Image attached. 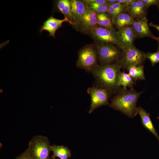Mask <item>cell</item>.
I'll list each match as a JSON object with an SVG mask.
<instances>
[{
	"instance_id": "6da1fadb",
	"label": "cell",
	"mask_w": 159,
	"mask_h": 159,
	"mask_svg": "<svg viewBox=\"0 0 159 159\" xmlns=\"http://www.w3.org/2000/svg\"><path fill=\"white\" fill-rule=\"evenodd\" d=\"M121 68L118 62L98 64L90 72L95 79L94 86L105 89L110 95L117 93L122 89L118 84Z\"/></svg>"
},
{
	"instance_id": "7a4b0ae2",
	"label": "cell",
	"mask_w": 159,
	"mask_h": 159,
	"mask_svg": "<svg viewBox=\"0 0 159 159\" xmlns=\"http://www.w3.org/2000/svg\"><path fill=\"white\" fill-rule=\"evenodd\" d=\"M142 92L132 89L127 90L123 88L112 98L110 106L129 117L133 118L138 114L136 104Z\"/></svg>"
},
{
	"instance_id": "3957f363",
	"label": "cell",
	"mask_w": 159,
	"mask_h": 159,
	"mask_svg": "<svg viewBox=\"0 0 159 159\" xmlns=\"http://www.w3.org/2000/svg\"><path fill=\"white\" fill-rule=\"evenodd\" d=\"M50 146L47 137L37 135L29 142L27 149L32 159H50Z\"/></svg>"
},
{
	"instance_id": "277c9868",
	"label": "cell",
	"mask_w": 159,
	"mask_h": 159,
	"mask_svg": "<svg viewBox=\"0 0 159 159\" xmlns=\"http://www.w3.org/2000/svg\"><path fill=\"white\" fill-rule=\"evenodd\" d=\"M96 48L100 64L117 62L122 54V51L116 45L112 44L100 43L96 45Z\"/></svg>"
},
{
	"instance_id": "5b68a950",
	"label": "cell",
	"mask_w": 159,
	"mask_h": 159,
	"mask_svg": "<svg viewBox=\"0 0 159 159\" xmlns=\"http://www.w3.org/2000/svg\"><path fill=\"white\" fill-rule=\"evenodd\" d=\"M98 61L96 49L92 45H88L79 51L76 65L77 67L90 72L98 65Z\"/></svg>"
},
{
	"instance_id": "8992f818",
	"label": "cell",
	"mask_w": 159,
	"mask_h": 159,
	"mask_svg": "<svg viewBox=\"0 0 159 159\" xmlns=\"http://www.w3.org/2000/svg\"><path fill=\"white\" fill-rule=\"evenodd\" d=\"M146 59V53L133 45L122 51V56L118 62L121 68L127 69L131 66L143 64Z\"/></svg>"
},
{
	"instance_id": "52a82bcc",
	"label": "cell",
	"mask_w": 159,
	"mask_h": 159,
	"mask_svg": "<svg viewBox=\"0 0 159 159\" xmlns=\"http://www.w3.org/2000/svg\"><path fill=\"white\" fill-rule=\"evenodd\" d=\"M117 32L97 25L89 33L93 38L100 43L115 45L123 51L125 49V48L117 36Z\"/></svg>"
},
{
	"instance_id": "ba28073f",
	"label": "cell",
	"mask_w": 159,
	"mask_h": 159,
	"mask_svg": "<svg viewBox=\"0 0 159 159\" xmlns=\"http://www.w3.org/2000/svg\"><path fill=\"white\" fill-rule=\"evenodd\" d=\"M87 92L90 96L91 100L89 114L92 113L98 107L109 104V99L110 95L105 89L94 86L88 88Z\"/></svg>"
},
{
	"instance_id": "9c48e42d",
	"label": "cell",
	"mask_w": 159,
	"mask_h": 159,
	"mask_svg": "<svg viewBox=\"0 0 159 159\" xmlns=\"http://www.w3.org/2000/svg\"><path fill=\"white\" fill-rule=\"evenodd\" d=\"M131 25L136 38L148 37L159 41L150 30L146 16L135 19Z\"/></svg>"
},
{
	"instance_id": "30bf717a",
	"label": "cell",
	"mask_w": 159,
	"mask_h": 159,
	"mask_svg": "<svg viewBox=\"0 0 159 159\" xmlns=\"http://www.w3.org/2000/svg\"><path fill=\"white\" fill-rule=\"evenodd\" d=\"M97 26V13L89 8L81 19L78 25L81 32L87 34Z\"/></svg>"
},
{
	"instance_id": "8fae6325",
	"label": "cell",
	"mask_w": 159,
	"mask_h": 159,
	"mask_svg": "<svg viewBox=\"0 0 159 159\" xmlns=\"http://www.w3.org/2000/svg\"><path fill=\"white\" fill-rule=\"evenodd\" d=\"M116 35L125 49L133 45V43L136 38L132 25L118 29Z\"/></svg>"
},
{
	"instance_id": "7c38bea8",
	"label": "cell",
	"mask_w": 159,
	"mask_h": 159,
	"mask_svg": "<svg viewBox=\"0 0 159 159\" xmlns=\"http://www.w3.org/2000/svg\"><path fill=\"white\" fill-rule=\"evenodd\" d=\"M67 22L70 24L69 21L66 18L60 19L54 18L52 16H51L44 22L39 32L42 33L43 31H46L49 32L50 36L55 37L56 31L62 26L64 22Z\"/></svg>"
},
{
	"instance_id": "4fadbf2b",
	"label": "cell",
	"mask_w": 159,
	"mask_h": 159,
	"mask_svg": "<svg viewBox=\"0 0 159 159\" xmlns=\"http://www.w3.org/2000/svg\"><path fill=\"white\" fill-rule=\"evenodd\" d=\"M70 3L72 14L78 27L81 19L87 11L89 8L83 1L71 0Z\"/></svg>"
},
{
	"instance_id": "5bb4252c",
	"label": "cell",
	"mask_w": 159,
	"mask_h": 159,
	"mask_svg": "<svg viewBox=\"0 0 159 159\" xmlns=\"http://www.w3.org/2000/svg\"><path fill=\"white\" fill-rule=\"evenodd\" d=\"M55 6L57 10L62 13L65 17L68 19L70 23V24L74 26L77 30L78 28L74 19L71 12L70 0H58L55 3Z\"/></svg>"
},
{
	"instance_id": "9a60e30c",
	"label": "cell",
	"mask_w": 159,
	"mask_h": 159,
	"mask_svg": "<svg viewBox=\"0 0 159 159\" xmlns=\"http://www.w3.org/2000/svg\"><path fill=\"white\" fill-rule=\"evenodd\" d=\"M147 9L142 0H134L128 7L127 10L136 19L146 16Z\"/></svg>"
},
{
	"instance_id": "2e32d148",
	"label": "cell",
	"mask_w": 159,
	"mask_h": 159,
	"mask_svg": "<svg viewBox=\"0 0 159 159\" xmlns=\"http://www.w3.org/2000/svg\"><path fill=\"white\" fill-rule=\"evenodd\" d=\"M137 112L140 117L141 122L143 126L156 137L159 143V136L151 120L150 114L140 106L137 107Z\"/></svg>"
},
{
	"instance_id": "e0dca14e",
	"label": "cell",
	"mask_w": 159,
	"mask_h": 159,
	"mask_svg": "<svg viewBox=\"0 0 159 159\" xmlns=\"http://www.w3.org/2000/svg\"><path fill=\"white\" fill-rule=\"evenodd\" d=\"M134 19V18L128 12H122L119 14L116 17L114 25L119 29L126 26L131 25Z\"/></svg>"
},
{
	"instance_id": "ac0fdd59",
	"label": "cell",
	"mask_w": 159,
	"mask_h": 159,
	"mask_svg": "<svg viewBox=\"0 0 159 159\" xmlns=\"http://www.w3.org/2000/svg\"><path fill=\"white\" fill-rule=\"evenodd\" d=\"M50 150L53 153L52 158L58 157L60 159H69L71 156L70 150L63 145H52L50 146Z\"/></svg>"
},
{
	"instance_id": "d6986e66",
	"label": "cell",
	"mask_w": 159,
	"mask_h": 159,
	"mask_svg": "<svg viewBox=\"0 0 159 159\" xmlns=\"http://www.w3.org/2000/svg\"><path fill=\"white\" fill-rule=\"evenodd\" d=\"M97 25L106 28L114 31H116L114 29L111 18L107 13H97Z\"/></svg>"
},
{
	"instance_id": "ffe728a7",
	"label": "cell",
	"mask_w": 159,
	"mask_h": 159,
	"mask_svg": "<svg viewBox=\"0 0 159 159\" xmlns=\"http://www.w3.org/2000/svg\"><path fill=\"white\" fill-rule=\"evenodd\" d=\"M128 74L134 81L145 80L144 66L143 64L131 66L127 69Z\"/></svg>"
},
{
	"instance_id": "44dd1931",
	"label": "cell",
	"mask_w": 159,
	"mask_h": 159,
	"mask_svg": "<svg viewBox=\"0 0 159 159\" xmlns=\"http://www.w3.org/2000/svg\"><path fill=\"white\" fill-rule=\"evenodd\" d=\"M118 84L119 86H122L123 89L127 90V87H132L135 82L128 73L122 72H121L119 75Z\"/></svg>"
},
{
	"instance_id": "7402d4cb",
	"label": "cell",
	"mask_w": 159,
	"mask_h": 159,
	"mask_svg": "<svg viewBox=\"0 0 159 159\" xmlns=\"http://www.w3.org/2000/svg\"><path fill=\"white\" fill-rule=\"evenodd\" d=\"M89 8L97 13H107L109 6L107 5H100L92 3H86Z\"/></svg>"
},
{
	"instance_id": "603a6c76",
	"label": "cell",
	"mask_w": 159,
	"mask_h": 159,
	"mask_svg": "<svg viewBox=\"0 0 159 159\" xmlns=\"http://www.w3.org/2000/svg\"><path fill=\"white\" fill-rule=\"evenodd\" d=\"M158 42V47L157 50L156 52L153 53L149 52L146 53V58L149 59L152 66H153L159 62V41Z\"/></svg>"
},
{
	"instance_id": "cb8c5ba5",
	"label": "cell",
	"mask_w": 159,
	"mask_h": 159,
	"mask_svg": "<svg viewBox=\"0 0 159 159\" xmlns=\"http://www.w3.org/2000/svg\"><path fill=\"white\" fill-rule=\"evenodd\" d=\"M107 13L111 19L113 25H114L116 17L120 13L114 9L111 6H109Z\"/></svg>"
},
{
	"instance_id": "d4e9b609",
	"label": "cell",
	"mask_w": 159,
	"mask_h": 159,
	"mask_svg": "<svg viewBox=\"0 0 159 159\" xmlns=\"http://www.w3.org/2000/svg\"><path fill=\"white\" fill-rule=\"evenodd\" d=\"M110 6L120 13L127 11V9L125 6L117 2Z\"/></svg>"
},
{
	"instance_id": "484cf974",
	"label": "cell",
	"mask_w": 159,
	"mask_h": 159,
	"mask_svg": "<svg viewBox=\"0 0 159 159\" xmlns=\"http://www.w3.org/2000/svg\"><path fill=\"white\" fill-rule=\"evenodd\" d=\"M147 8L154 5H157L159 2V0H142Z\"/></svg>"
},
{
	"instance_id": "4316f807",
	"label": "cell",
	"mask_w": 159,
	"mask_h": 159,
	"mask_svg": "<svg viewBox=\"0 0 159 159\" xmlns=\"http://www.w3.org/2000/svg\"><path fill=\"white\" fill-rule=\"evenodd\" d=\"M16 159H32L27 148L24 151L18 156Z\"/></svg>"
},
{
	"instance_id": "83f0119b",
	"label": "cell",
	"mask_w": 159,
	"mask_h": 159,
	"mask_svg": "<svg viewBox=\"0 0 159 159\" xmlns=\"http://www.w3.org/2000/svg\"><path fill=\"white\" fill-rule=\"evenodd\" d=\"M83 1L85 3H92L100 5H107L106 0H85Z\"/></svg>"
},
{
	"instance_id": "f1b7e54d",
	"label": "cell",
	"mask_w": 159,
	"mask_h": 159,
	"mask_svg": "<svg viewBox=\"0 0 159 159\" xmlns=\"http://www.w3.org/2000/svg\"><path fill=\"white\" fill-rule=\"evenodd\" d=\"M149 25L150 26L153 27L156 29L159 32V25L154 24L152 23H150ZM158 39L159 40V36L158 37Z\"/></svg>"
},
{
	"instance_id": "f546056e",
	"label": "cell",
	"mask_w": 159,
	"mask_h": 159,
	"mask_svg": "<svg viewBox=\"0 0 159 159\" xmlns=\"http://www.w3.org/2000/svg\"><path fill=\"white\" fill-rule=\"evenodd\" d=\"M117 0H106L107 5L109 6L117 2Z\"/></svg>"
},
{
	"instance_id": "4dcf8cb0",
	"label": "cell",
	"mask_w": 159,
	"mask_h": 159,
	"mask_svg": "<svg viewBox=\"0 0 159 159\" xmlns=\"http://www.w3.org/2000/svg\"><path fill=\"white\" fill-rule=\"evenodd\" d=\"M125 0H117V2L124 6Z\"/></svg>"
},
{
	"instance_id": "1f68e13d",
	"label": "cell",
	"mask_w": 159,
	"mask_h": 159,
	"mask_svg": "<svg viewBox=\"0 0 159 159\" xmlns=\"http://www.w3.org/2000/svg\"><path fill=\"white\" fill-rule=\"evenodd\" d=\"M157 6H158V9H159V2Z\"/></svg>"
},
{
	"instance_id": "d6a6232c",
	"label": "cell",
	"mask_w": 159,
	"mask_h": 159,
	"mask_svg": "<svg viewBox=\"0 0 159 159\" xmlns=\"http://www.w3.org/2000/svg\"><path fill=\"white\" fill-rule=\"evenodd\" d=\"M50 159H56V158H50Z\"/></svg>"
}]
</instances>
